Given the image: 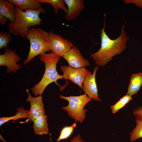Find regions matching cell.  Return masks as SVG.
<instances>
[{"instance_id": "52a82bcc", "label": "cell", "mask_w": 142, "mask_h": 142, "mask_svg": "<svg viewBox=\"0 0 142 142\" xmlns=\"http://www.w3.org/2000/svg\"><path fill=\"white\" fill-rule=\"evenodd\" d=\"M60 69L63 73V79L69 80L82 89L84 80L90 72L85 67L76 68L69 66L62 65Z\"/></svg>"}, {"instance_id": "5b68a950", "label": "cell", "mask_w": 142, "mask_h": 142, "mask_svg": "<svg viewBox=\"0 0 142 142\" xmlns=\"http://www.w3.org/2000/svg\"><path fill=\"white\" fill-rule=\"evenodd\" d=\"M60 98L67 100L68 104L63 106L62 109L65 110L68 115L75 122L82 123L86 118L87 109L84 108L86 105L92 100L85 93L78 96H64L59 95Z\"/></svg>"}, {"instance_id": "cb8c5ba5", "label": "cell", "mask_w": 142, "mask_h": 142, "mask_svg": "<svg viewBox=\"0 0 142 142\" xmlns=\"http://www.w3.org/2000/svg\"><path fill=\"white\" fill-rule=\"evenodd\" d=\"M125 4L132 3L137 7L142 8V0H124Z\"/></svg>"}, {"instance_id": "ba28073f", "label": "cell", "mask_w": 142, "mask_h": 142, "mask_svg": "<svg viewBox=\"0 0 142 142\" xmlns=\"http://www.w3.org/2000/svg\"><path fill=\"white\" fill-rule=\"evenodd\" d=\"M21 59V56L17 54L16 50L7 48L4 53L0 55V65L7 67V73L11 72L15 73L21 68V65L17 63Z\"/></svg>"}, {"instance_id": "8992f818", "label": "cell", "mask_w": 142, "mask_h": 142, "mask_svg": "<svg viewBox=\"0 0 142 142\" xmlns=\"http://www.w3.org/2000/svg\"><path fill=\"white\" fill-rule=\"evenodd\" d=\"M48 33L50 49L58 56L62 57L74 45L71 40L64 38L52 31Z\"/></svg>"}, {"instance_id": "e0dca14e", "label": "cell", "mask_w": 142, "mask_h": 142, "mask_svg": "<svg viewBox=\"0 0 142 142\" xmlns=\"http://www.w3.org/2000/svg\"><path fill=\"white\" fill-rule=\"evenodd\" d=\"M17 111L16 115L10 117H3L0 118V126L8 121L13 120V122H14L16 120L23 118H28V114L29 110H25L23 107H20L17 108Z\"/></svg>"}, {"instance_id": "277c9868", "label": "cell", "mask_w": 142, "mask_h": 142, "mask_svg": "<svg viewBox=\"0 0 142 142\" xmlns=\"http://www.w3.org/2000/svg\"><path fill=\"white\" fill-rule=\"evenodd\" d=\"M27 39L30 43V49L24 64L30 62L35 57L51 51L49 46L48 33L41 28H31L29 31Z\"/></svg>"}, {"instance_id": "7c38bea8", "label": "cell", "mask_w": 142, "mask_h": 142, "mask_svg": "<svg viewBox=\"0 0 142 142\" xmlns=\"http://www.w3.org/2000/svg\"><path fill=\"white\" fill-rule=\"evenodd\" d=\"M68 7V12L65 15V19L72 21L77 18L85 8L83 0H64Z\"/></svg>"}, {"instance_id": "6da1fadb", "label": "cell", "mask_w": 142, "mask_h": 142, "mask_svg": "<svg viewBox=\"0 0 142 142\" xmlns=\"http://www.w3.org/2000/svg\"><path fill=\"white\" fill-rule=\"evenodd\" d=\"M103 28L101 29V46L97 52L92 53L91 57L98 66L103 67L111 60L114 56L120 54L126 48V43L129 38L125 32V25L126 21L121 27V33L116 39H110L105 31L106 26L105 14Z\"/></svg>"}, {"instance_id": "44dd1931", "label": "cell", "mask_w": 142, "mask_h": 142, "mask_svg": "<svg viewBox=\"0 0 142 142\" xmlns=\"http://www.w3.org/2000/svg\"><path fill=\"white\" fill-rule=\"evenodd\" d=\"M76 123H73L70 126H66L62 129L60 135L57 140V141L67 139L72 135L74 129L76 126Z\"/></svg>"}, {"instance_id": "9a60e30c", "label": "cell", "mask_w": 142, "mask_h": 142, "mask_svg": "<svg viewBox=\"0 0 142 142\" xmlns=\"http://www.w3.org/2000/svg\"><path fill=\"white\" fill-rule=\"evenodd\" d=\"M33 122V128L36 134L42 135L49 134L47 117L45 114L37 118Z\"/></svg>"}, {"instance_id": "7a4b0ae2", "label": "cell", "mask_w": 142, "mask_h": 142, "mask_svg": "<svg viewBox=\"0 0 142 142\" xmlns=\"http://www.w3.org/2000/svg\"><path fill=\"white\" fill-rule=\"evenodd\" d=\"M16 12L15 21L9 22L8 27L9 33L15 36H20L27 39L29 31L32 26L41 24L43 20L39 17L41 12L28 9L22 11L15 7Z\"/></svg>"}, {"instance_id": "d4e9b609", "label": "cell", "mask_w": 142, "mask_h": 142, "mask_svg": "<svg viewBox=\"0 0 142 142\" xmlns=\"http://www.w3.org/2000/svg\"><path fill=\"white\" fill-rule=\"evenodd\" d=\"M70 142H85L84 140L82 139L79 134L74 137L70 140Z\"/></svg>"}, {"instance_id": "484cf974", "label": "cell", "mask_w": 142, "mask_h": 142, "mask_svg": "<svg viewBox=\"0 0 142 142\" xmlns=\"http://www.w3.org/2000/svg\"><path fill=\"white\" fill-rule=\"evenodd\" d=\"M8 20V19L0 15V22L1 25H3L6 24Z\"/></svg>"}, {"instance_id": "5bb4252c", "label": "cell", "mask_w": 142, "mask_h": 142, "mask_svg": "<svg viewBox=\"0 0 142 142\" xmlns=\"http://www.w3.org/2000/svg\"><path fill=\"white\" fill-rule=\"evenodd\" d=\"M15 5L8 0H0V15L6 18L9 22L13 23L15 20Z\"/></svg>"}, {"instance_id": "2e32d148", "label": "cell", "mask_w": 142, "mask_h": 142, "mask_svg": "<svg viewBox=\"0 0 142 142\" xmlns=\"http://www.w3.org/2000/svg\"><path fill=\"white\" fill-rule=\"evenodd\" d=\"M142 85V73L140 72L134 74L131 77L126 94L132 96L136 94Z\"/></svg>"}, {"instance_id": "9c48e42d", "label": "cell", "mask_w": 142, "mask_h": 142, "mask_svg": "<svg viewBox=\"0 0 142 142\" xmlns=\"http://www.w3.org/2000/svg\"><path fill=\"white\" fill-rule=\"evenodd\" d=\"M25 90L28 94L26 101L29 102L30 105L28 114V121L33 122L37 118L45 114L42 95L33 97L30 94L29 89Z\"/></svg>"}, {"instance_id": "603a6c76", "label": "cell", "mask_w": 142, "mask_h": 142, "mask_svg": "<svg viewBox=\"0 0 142 142\" xmlns=\"http://www.w3.org/2000/svg\"><path fill=\"white\" fill-rule=\"evenodd\" d=\"M133 114L136 117V119L142 120V106H138L135 109L133 112Z\"/></svg>"}, {"instance_id": "3957f363", "label": "cell", "mask_w": 142, "mask_h": 142, "mask_svg": "<svg viewBox=\"0 0 142 142\" xmlns=\"http://www.w3.org/2000/svg\"><path fill=\"white\" fill-rule=\"evenodd\" d=\"M60 57L52 51L39 55V59L44 64L45 69L41 80L30 89L35 96L42 95L46 87L52 83L55 82L60 86L57 81L63 78L62 75H59L57 72L56 66Z\"/></svg>"}, {"instance_id": "ac0fdd59", "label": "cell", "mask_w": 142, "mask_h": 142, "mask_svg": "<svg viewBox=\"0 0 142 142\" xmlns=\"http://www.w3.org/2000/svg\"><path fill=\"white\" fill-rule=\"evenodd\" d=\"M37 1L41 3H45L50 4L56 14L58 13L59 9L63 10L65 13L68 12V9L65 5L64 0H37Z\"/></svg>"}, {"instance_id": "7402d4cb", "label": "cell", "mask_w": 142, "mask_h": 142, "mask_svg": "<svg viewBox=\"0 0 142 142\" xmlns=\"http://www.w3.org/2000/svg\"><path fill=\"white\" fill-rule=\"evenodd\" d=\"M12 39L10 33L2 31L0 33V48H7V45L9 43Z\"/></svg>"}, {"instance_id": "30bf717a", "label": "cell", "mask_w": 142, "mask_h": 142, "mask_svg": "<svg viewBox=\"0 0 142 142\" xmlns=\"http://www.w3.org/2000/svg\"><path fill=\"white\" fill-rule=\"evenodd\" d=\"M62 57L67 61L69 66L73 68H79L90 65L89 60L83 57L78 48L74 45Z\"/></svg>"}, {"instance_id": "8fae6325", "label": "cell", "mask_w": 142, "mask_h": 142, "mask_svg": "<svg viewBox=\"0 0 142 142\" xmlns=\"http://www.w3.org/2000/svg\"><path fill=\"white\" fill-rule=\"evenodd\" d=\"M99 66L95 67L94 69L93 72L90 73L86 77L83 83V90L85 93L89 98L94 100L101 101V100L99 97L98 90L95 81L96 72L99 68Z\"/></svg>"}, {"instance_id": "d6986e66", "label": "cell", "mask_w": 142, "mask_h": 142, "mask_svg": "<svg viewBox=\"0 0 142 142\" xmlns=\"http://www.w3.org/2000/svg\"><path fill=\"white\" fill-rule=\"evenodd\" d=\"M135 127L130 133V140L131 142L135 141L142 138V120L135 118Z\"/></svg>"}, {"instance_id": "ffe728a7", "label": "cell", "mask_w": 142, "mask_h": 142, "mask_svg": "<svg viewBox=\"0 0 142 142\" xmlns=\"http://www.w3.org/2000/svg\"><path fill=\"white\" fill-rule=\"evenodd\" d=\"M132 99L131 96L127 94L120 98L119 100L114 105L111 106V109L113 113H116Z\"/></svg>"}, {"instance_id": "4fadbf2b", "label": "cell", "mask_w": 142, "mask_h": 142, "mask_svg": "<svg viewBox=\"0 0 142 142\" xmlns=\"http://www.w3.org/2000/svg\"><path fill=\"white\" fill-rule=\"evenodd\" d=\"M18 7L22 11L24 10L39 11L42 13H45V10L41 3L37 0H8Z\"/></svg>"}, {"instance_id": "4316f807", "label": "cell", "mask_w": 142, "mask_h": 142, "mask_svg": "<svg viewBox=\"0 0 142 142\" xmlns=\"http://www.w3.org/2000/svg\"><path fill=\"white\" fill-rule=\"evenodd\" d=\"M50 140L51 142H53L52 139H51L50 137Z\"/></svg>"}]
</instances>
